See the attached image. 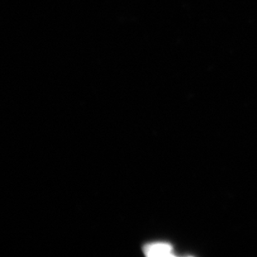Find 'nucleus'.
<instances>
[{
    "label": "nucleus",
    "instance_id": "nucleus-1",
    "mask_svg": "<svg viewBox=\"0 0 257 257\" xmlns=\"http://www.w3.org/2000/svg\"><path fill=\"white\" fill-rule=\"evenodd\" d=\"M148 256H169L172 255V245L168 243H152L146 245L143 249Z\"/></svg>",
    "mask_w": 257,
    "mask_h": 257
}]
</instances>
